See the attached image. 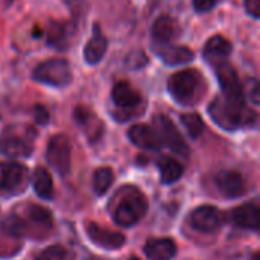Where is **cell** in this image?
Listing matches in <instances>:
<instances>
[{
    "instance_id": "cell-8",
    "label": "cell",
    "mask_w": 260,
    "mask_h": 260,
    "mask_svg": "<svg viewBox=\"0 0 260 260\" xmlns=\"http://www.w3.org/2000/svg\"><path fill=\"white\" fill-rule=\"evenodd\" d=\"M154 126H155L154 129H155L161 143H165L174 152H177L183 157H187L189 148H187L183 136L180 134V131L175 128L174 122L168 116H165V114L155 116L154 117Z\"/></svg>"
},
{
    "instance_id": "cell-3",
    "label": "cell",
    "mask_w": 260,
    "mask_h": 260,
    "mask_svg": "<svg viewBox=\"0 0 260 260\" xmlns=\"http://www.w3.org/2000/svg\"><path fill=\"white\" fill-rule=\"evenodd\" d=\"M148 210V201L142 192L134 187L125 190V197L119 201L113 212V219L122 227H131L137 224Z\"/></svg>"
},
{
    "instance_id": "cell-26",
    "label": "cell",
    "mask_w": 260,
    "mask_h": 260,
    "mask_svg": "<svg viewBox=\"0 0 260 260\" xmlns=\"http://www.w3.org/2000/svg\"><path fill=\"white\" fill-rule=\"evenodd\" d=\"M181 123L186 126V129L192 139H198L204 131V122H203L201 116L197 113L181 114Z\"/></svg>"
},
{
    "instance_id": "cell-2",
    "label": "cell",
    "mask_w": 260,
    "mask_h": 260,
    "mask_svg": "<svg viewBox=\"0 0 260 260\" xmlns=\"http://www.w3.org/2000/svg\"><path fill=\"white\" fill-rule=\"evenodd\" d=\"M37 133L27 125H9L0 133V152L8 157H29Z\"/></svg>"
},
{
    "instance_id": "cell-21",
    "label": "cell",
    "mask_w": 260,
    "mask_h": 260,
    "mask_svg": "<svg viewBox=\"0 0 260 260\" xmlns=\"http://www.w3.org/2000/svg\"><path fill=\"white\" fill-rule=\"evenodd\" d=\"M158 171H160V177H161V183L165 184H172L175 181H178L184 172V168L180 161H177L172 157H161L157 163Z\"/></svg>"
},
{
    "instance_id": "cell-20",
    "label": "cell",
    "mask_w": 260,
    "mask_h": 260,
    "mask_svg": "<svg viewBox=\"0 0 260 260\" xmlns=\"http://www.w3.org/2000/svg\"><path fill=\"white\" fill-rule=\"evenodd\" d=\"M75 120L87 133V136L91 140H96L101 136L104 125L99 122V119L87 107H76V110H75Z\"/></svg>"
},
{
    "instance_id": "cell-33",
    "label": "cell",
    "mask_w": 260,
    "mask_h": 260,
    "mask_svg": "<svg viewBox=\"0 0 260 260\" xmlns=\"http://www.w3.org/2000/svg\"><path fill=\"white\" fill-rule=\"evenodd\" d=\"M251 260H260V254L256 251L254 254H253V257H251Z\"/></svg>"
},
{
    "instance_id": "cell-24",
    "label": "cell",
    "mask_w": 260,
    "mask_h": 260,
    "mask_svg": "<svg viewBox=\"0 0 260 260\" xmlns=\"http://www.w3.org/2000/svg\"><path fill=\"white\" fill-rule=\"evenodd\" d=\"M72 37V32H69V26L67 24H61V23H52L49 34H47V41L49 44L58 46V49H64V46L67 44V38Z\"/></svg>"
},
{
    "instance_id": "cell-31",
    "label": "cell",
    "mask_w": 260,
    "mask_h": 260,
    "mask_svg": "<svg viewBox=\"0 0 260 260\" xmlns=\"http://www.w3.org/2000/svg\"><path fill=\"white\" fill-rule=\"evenodd\" d=\"M218 0H193V8L197 12H207L210 11Z\"/></svg>"
},
{
    "instance_id": "cell-29",
    "label": "cell",
    "mask_w": 260,
    "mask_h": 260,
    "mask_svg": "<svg viewBox=\"0 0 260 260\" xmlns=\"http://www.w3.org/2000/svg\"><path fill=\"white\" fill-rule=\"evenodd\" d=\"M146 62H148V58H146V55H145L142 50L131 52V53L126 56V64H128V66H131V67H134V69L143 67Z\"/></svg>"
},
{
    "instance_id": "cell-19",
    "label": "cell",
    "mask_w": 260,
    "mask_h": 260,
    "mask_svg": "<svg viewBox=\"0 0 260 260\" xmlns=\"http://www.w3.org/2000/svg\"><path fill=\"white\" fill-rule=\"evenodd\" d=\"M105 52H107V40L101 32L99 26L94 24L93 37L88 40V43L84 47V58L88 64H98L104 58Z\"/></svg>"
},
{
    "instance_id": "cell-35",
    "label": "cell",
    "mask_w": 260,
    "mask_h": 260,
    "mask_svg": "<svg viewBox=\"0 0 260 260\" xmlns=\"http://www.w3.org/2000/svg\"><path fill=\"white\" fill-rule=\"evenodd\" d=\"M129 260H140V259H137V257H131Z\"/></svg>"
},
{
    "instance_id": "cell-30",
    "label": "cell",
    "mask_w": 260,
    "mask_h": 260,
    "mask_svg": "<svg viewBox=\"0 0 260 260\" xmlns=\"http://www.w3.org/2000/svg\"><path fill=\"white\" fill-rule=\"evenodd\" d=\"M34 117H35L37 123H40V125H46V123L49 122V119H50L47 108L43 107V105H37V107H35V110H34Z\"/></svg>"
},
{
    "instance_id": "cell-22",
    "label": "cell",
    "mask_w": 260,
    "mask_h": 260,
    "mask_svg": "<svg viewBox=\"0 0 260 260\" xmlns=\"http://www.w3.org/2000/svg\"><path fill=\"white\" fill-rule=\"evenodd\" d=\"M32 183H34V189H35L37 195L41 200L49 201V200L53 198V181H52L50 174L46 169L37 168L35 172H34Z\"/></svg>"
},
{
    "instance_id": "cell-23",
    "label": "cell",
    "mask_w": 260,
    "mask_h": 260,
    "mask_svg": "<svg viewBox=\"0 0 260 260\" xmlns=\"http://www.w3.org/2000/svg\"><path fill=\"white\" fill-rule=\"evenodd\" d=\"M174 32L175 24L169 15H160L152 24V37L155 43H169V40L174 37Z\"/></svg>"
},
{
    "instance_id": "cell-18",
    "label": "cell",
    "mask_w": 260,
    "mask_h": 260,
    "mask_svg": "<svg viewBox=\"0 0 260 260\" xmlns=\"http://www.w3.org/2000/svg\"><path fill=\"white\" fill-rule=\"evenodd\" d=\"M232 221L238 227L247 229V230H257L259 229V207L256 204H244L241 207H236L232 212Z\"/></svg>"
},
{
    "instance_id": "cell-5",
    "label": "cell",
    "mask_w": 260,
    "mask_h": 260,
    "mask_svg": "<svg viewBox=\"0 0 260 260\" xmlns=\"http://www.w3.org/2000/svg\"><path fill=\"white\" fill-rule=\"evenodd\" d=\"M32 78L46 85L66 87L72 82L73 75L69 61L62 58H52L38 64L32 73Z\"/></svg>"
},
{
    "instance_id": "cell-10",
    "label": "cell",
    "mask_w": 260,
    "mask_h": 260,
    "mask_svg": "<svg viewBox=\"0 0 260 260\" xmlns=\"http://www.w3.org/2000/svg\"><path fill=\"white\" fill-rule=\"evenodd\" d=\"M189 222L195 230H198L201 233H212L216 229H219V225L222 222V216L216 207L201 206L190 213Z\"/></svg>"
},
{
    "instance_id": "cell-25",
    "label": "cell",
    "mask_w": 260,
    "mask_h": 260,
    "mask_svg": "<svg viewBox=\"0 0 260 260\" xmlns=\"http://www.w3.org/2000/svg\"><path fill=\"white\" fill-rule=\"evenodd\" d=\"M114 174L110 168H99L93 175V187L98 195H104L113 184Z\"/></svg>"
},
{
    "instance_id": "cell-6",
    "label": "cell",
    "mask_w": 260,
    "mask_h": 260,
    "mask_svg": "<svg viewBox=\"0 0 260 260\" xmlns=\"http://www.w3.org/2000/svg\"><path fill=\"white\" fill-rule=\"evenodd\" d=\"M216 69V76L219 81V85L222 88V93L227 101L233 102V104H239V105H245V94H244V87L238 78V73L235 70V67L232 64L221 62L218 66H215Z\"/></svg>"
},
{
    "instance_id": "cell-1",
    "label": "cell",
    "mask_w": 260,
    "mask_h": 260,
    "mask_svg": "<svg viewBox=\"0 0 260 260\" xmlns=\"http://www.w3.org/2000/svg\"><path fill=\"white\" fill-rule=\"evenodd\" d=\"M212 119L225 129H236L256 123V113L248 110L245 105L233 104L222 96H218L209 107Z\"/></svg>"
},
{
    "instance_id": "cell-32",
    "label": "cell",
    "mask_w": 260,
    "mask_h": 260,
    "mask_svg": "<svg viewBox=\"0 0 260 260\" xmlns=\"http://www.w3.org/2000/svg\"><path fill=\"white\" fill-rule=\"evenodd\" d=\"M245 9L251 17L260 18V0H245Z\"/></svg>"
},
{
    "instance_id": "cell-34",
    "label": "cell",
    "mask_w": 260,
    "mask_h": 260,
    "mask_svg": "<svg viewBox=\"0 0 260 260\" xmlns=\"http://www.w3.org/2000/svg\"><path fill=\"white\" fill-rule=\"evenodd\" d=\"M12 2H14V0H6V3H8V5H11Z\"/></svg>"
},
{
    "instance_id": "cell-12",
    "label": "cell",
    "mask_w": 260,
    "mask_h": 260,
    "mask_svg": "<svg viewBox=\"0 0 260 260\" xmlns=\"http://www.w3.org/2000/svg\"><path fill=\"white\" fill-rule=\"evenodd\" d=\"M85 232H87L90 241L94 245L107 248V250H117V248H120L125 244L123 235L111 232V230H107V229H102L96 222H88L85 225Z\"/></svg>"
},
{
    "instance_id": "cell-16",
    "label": "cell",
    "mask_w": 260,
    "mask_h": 260,
    "mask_svg": "<svg viewBox=\"0 0 260 260\" xmlns=\"http://www.w3.org/2000/svg\"><path fill=\"white\" fill-rule=\"evenodd\" d=\"M230 53H232V43L221 35L212 37L204 46V58L212 66L225 62L227 58L230 56Z\"/></svg>"
},
{
    "instance_id": "cell-14",
    "label": "cell",
    "mask_w": 260,
    "mask_h": 260,
    "mask_svg": "<svg viewBox=\"0 0 260 260\" xmlns=\"http://www.w3.org/2000/svg\"><path fill=\"white\" fill-rule=\"evenodd\" d=\"M128 137L136 146L146 149V151H157L161 146V142H160L155 129L145 123L133 125L128 131Z\"/></svg>"
},
{
    "instance_id": "cell-17",
    "label": "cell",
    "mask_w": 260,
    "mask_h": 260,
    "mask_svg": "<svg viewBox=\"0 0 260 260\" xmlns=\"http://www.w3.org/2000/svg\"><path fill=\"white\" fill-rule=\"evenodd\" d=\"M145 254L149 260H171L177 254V245L172 239H149L145 245Z\"/></svg>"
},
{
    "instance_id": "cell-13",
    "label": "cell",
    "mask_w": 260,
    "mask_h": 260,
    "mask_svg": "<svg viewBox=\"0 0 260 260\" xmlns=\"http://www.w3.org/2000/svg\"><path fill=\"white\" fill-rule=\"evenodd\" d=\"M216 186L227 198H238L245 193L247 184L244 177L236 171H222L216 175Z\"/></svg>"
},
{
    "instance_id": "cell-11",
    "label": "cell",
    "mask_w": 260,
    "mask_h": 260,
    "mask_svg": "<svg viewBox=\"0 0 260 260\" xmlns=\"http://www.w3.org/2000/svg\"><path fill=\"white\" fill-rule=\"evenodd\" d=\"M152 49L157 56H160L169 66L187 64L193 59V52L187 46H174L169 43H154Z\"/></svg>"
},
{
    "instance_id": "cell-7",
    "label": "cell",
    "mask_w": 260,
    "mask_h": 260,
    "mask_svg": "<svg viewBox=\"0 0 260 260\" xmlns=\"http://www.w3.org/2000/svg\"><path fill=\"white\" fill-rule=\"evenodd\" d=\"M27 181V171L23 165L0 161V195L11 197L23 190Z\"/></svg>"
},
{
    "instance_id": "cell-9",
    "label": "cell",
    "mask_w": 260,
    "mask_h": 260,
    "mask_svg": "<svg viewBox=\"0 0 260 260\" xmlns=\"http://www.w3.org/2000/svg\"><path fill=\"white\" fill-rule=\"evenodd\" d=\"M70 158H72V146L69 137H66L64 134L53 136L47 145V160L61 177L69 174Z\"/></svg>"
},
{
    "instance_id": "cell-15",
    "label": "cell",
    "mask_w": 260,
    "mask_h": 260,
    "mask_svg": "<svg viewBox=\"0 0 260 260\" xmlns=\"http://www.w3.org/2000/svg\"><path fill=\"white\" fill-rule=\"evenodd\" d=\"M111 96H113L114 104L117 107H120V110H123V111L136 110L142 102L140 93L137 90H134L129 82H125V81H120L113 87Z\"/></svg>"
},
{
    "instance_id": "cell-28",
    "label": "cell",
    "mask_w": 260,
    "mask_h": 260,
    "mask_svg": "<svg viewBox=\"0 0 260 260\" xmlns=\"http://www.w3.org/2000/svg\"><path fill=\"white\" fill-rule=\"evenodd\" d=\"M35 260H67V251L61 245H52L41 251Z\"/></svg>"
},
{
    "instance_id": "cell-4",
    "label": "cell",
    "mask_w": 260,
    "mask_h": 260,
    "mask_svg": "<svg viewBox=\"0 0 260 260\" xmlns=\"http://www.w3.org/2000/svg\"><path fill=\"white\" fill-rule=\"evenodd\" d=\"M201 82H203L201 75L197 70L186 69V70H180L174 73L169 78L168 88H169L171 96L177 102L187 105V104H192L198 98L200 88L203 85Z\"/></svg>"
},
{
    "instance_id": "cell-27",
    "label": "cell",
    "mask_w": 260,
    "mask_h": 260,
    "mask_svg": "<svg viewBox=\"0 0 260 260\" xmlns=\"http://www.w3.org/2000/svg\"><path fill=\"white\" fill-rule=\"evenodd\" d=\"M27 215L37 224H44L47 227H50V224H52V216H50L49 210H46L40 206H30L27 209Z\"/></svg>"
}]
</instances>
